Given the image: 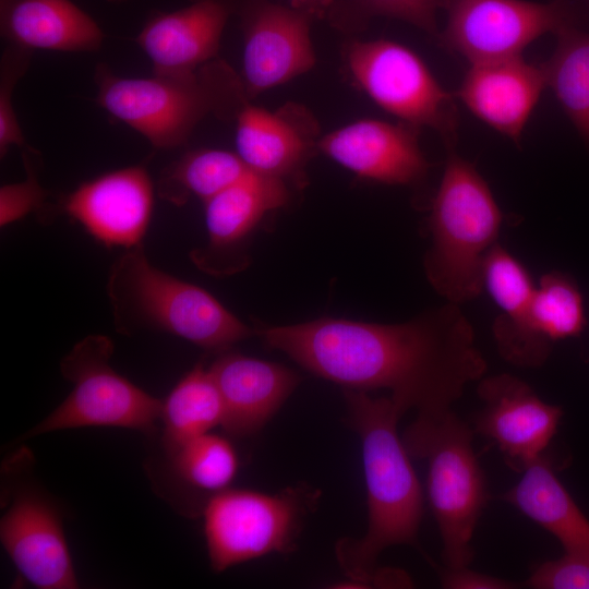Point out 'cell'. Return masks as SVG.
I'll return each mask as SVG.
<instances>
[{"label":"cell","instance_id":"cell-1","mask_svg":"<svg viewBox=\"0 0 589 589\" xmlns=\"http://www.w3.org/2000/svg\"><path fill=\"white\" fill-rule=\"evenodd\" d=\"M263 342L346 389H388L404 414L437 419L453 410L486 361L471 323L447 302L398 324L323 317L254 329Z\"/></svg>","mask_w":589,"mask_h":589},{"label":"cell","instance_id":"cell-2","mask_svg":"<svg viewBox=\"0 0 589 589\" xmlns=\"http://www.w3.org/2000/svg\"><path fill=\"white\" fill-rule=\"evenodd\" d=\"M348 422L361 441L366 485L368 528L361 538L336 543L339 566L354 585L376 576V561L389 546H417L423 517V492L398 435L404 416L390 397H372L363 390H345Z\"/></svg>","mask_w":589,"mask_h":589},{"label":"cell","instance_id":"cell-3","mask_svg":"<svg viewBox=\"0 0 589 589\" xmlns=\"http://www.w3.org/2000/svg\"><path fill=\"white\" fill-rule=\"evenodd\" d=\"M96 101L157 148L181 146L209 112L235 118L248 98L241 79L221 60L179 75L130 79L106 64L95 72Z\"/></svg>","mask_w":589,"mask_h":589},{"label":"cell","instance_id":"cell-4","mask_svg":"<svg viewBox=\"0 0 589 589\" xmlns=\"http://www.w3.org/2000/svg\"><path fill=\"white\" fill-rule=\"evenodd\" d=\"M447 149L444 173L431 204L432 245L424 269L437 293L459 305L479 297L484 288V256L497 242L503 215L476 166L455 147Z\"/></svg>","mask_w":589,"mask_h":589},{"label":"cell","instance_id":"cell-5","mask_svg":"<svg viewBox=\"0 0 589 589\" xmlns=\"http://www.w3.org/2000/svg\"><path fill=\"white\" fill-rule=\"evenodd\" d=\"M473 435V429L452 410L437 419L416 418L401 436L409 455L428 462V500L447 568L472 562L473 534L489 500Z\"/></svg>","mask_w":589,"mask_h":589},{"label":"cell","instance_id":"cell-6","mask_svg":"<svg viewBox=\"0 0 589 589\" xmlns=\"http://www.w3.org/2000/svg\"><path fill=\"white\" fill-rule=\"evenodd\" d=\"M320 495L306 483L273 494L228 488L213 495L202 509L212 569L221 573L271 553L294 551Z\"/></svg>","mask_w":589,"mask_h":589},{"label":"cell","instance_id":"cell-7","mask_svg":"<svg viewBox=\"0 0 589 589\" xmlns=\"http://www.w3.org/2000/svg\"><path fill=\"white\" fill-rule=\"evenodd\" d=\"M110 293L117 304L207 350L224 352L255 335L209 292L152 265L141 244L117 262Z\"/></svg>","mask_w":589,"mask_h":589},{"label":"cell","instance_id":"cell-8","mask_svg":"<svg viewBox=\"0 0 589 589\" xmlns=\"http://www.w3.org/2000/svg\"><path fill=\"white\" fill-rule=\"evenodd\" d=\"M112 352L113 344L106 336L80 340L61 361L62 375L73 384L72 390L24 437L89 426L154 433L163 400L117 373L109 362Z\"/></svg>","mask_w":589,"mask_h":589},{"label":"cell","instance_id":"cell-9","mask_svg":"<svg viewBox=\"0 0 589 589\" xmlns=\"http://www.w3.org/2000/svg\"><path fill=\"white\" fill-rule=\"evenodd\" d=\"M356 85L377 106L416 128L429 127L455 147L459 116L455 97L410 48L387 39L352 41L346 51Z\"/></svg>","mask_w":589,"mask_h":589},{"label":"cell","instance_id":"cell-10","mask_svg":"<svg viewBox=\"0 0 589 589\" xmlns=\"http://www.w3.org/2000/svg\"><path fill=\"white\" fill-rule=\"evenodd\" d=\"M447 23L438 40L443 48L471 63L519 57L546 33L576 27L569 0H443Z\"/></svg>","mask_w":589,"mask_h":589},{"label":"cell","instance_id":"cell-11","mask_svg":"<svg viewBox=\"0 0 589 589\" xmlns=\"http://www.w3.org/2000/svg\"><path fill=\"white\" fill-rule=\"evenodd\" d=\"M237 13L243 31L240 79L249 99L314 65L312 13L268 0H240Z\"/></svg>","mask_w":589,"mask_h":589},{"label":"cell","instance_id":"cell-12","mask_svg":"<svg viewBox=\"0 0 589 589\" xmlns=\"http://www.w3.org/2000/svg\"><path fill=\"white\" fill-rule=\"evenodd\" d=\"M477 393L482 408L473 419L474 434L493 443L505 464L521 473L546 453L563 409L545 402L528 383L508 373L482 377Z\"/></svg>","mask_w":589,"mask_h":589},{"label":"cell","instance_id":"cell-13","mask_svg":"<svg viewBox=\"0 0 589 589\" xmlns=\"http://www.w3.org/2000/svg\"><path fill=\"white\" fill-rule=\"evenodd\" d=\"M0 540L17 570L35 587H80L60 513L37 490L15 493L0 520Z\"/></svg>","mask_w":589,"mask_h":589},{"label":"cell","instance_id":"cell-14","mask_svg":"<svg viewBox=\"0 0 589 589\" xmlns=\"http://www.w3.org/2000/svg\"><path fill=\"white\" fill-rule=\"evenodd\" d=\"M419 128L361 119L322 136L318 149L357 176L372 181L418 185L430 163L419 145Z\"/></svg>","mask_w":589,"mask_h":589},{"label":"cell","instance_id":"cell-15","mask_svg":"<svg viewBox=\"0 0 589 589\" xmlns=\"http://www.w3.org/2000/svg\"><path fill=\"white\" fill-rule=\"evenodd\" d=\"M153 203L146 169L133 166L82 183L61 205L99 242L131 249L140 245L147 230Z\"/></svg>","mask_w":589,"mask_h":589},{"label":"cell","instance_id":"cell-16","mask_svg":"<svg viewBox=\"0 0 589 589\" xmlns=\"http://www.w3.org/2000/svg\"><path fill=\"white\" fill-rule=\"evenodd\" d=\"M236 149L256 173L281 179H302L315 148L318 128L304 107L288 103L276 111L244 103L235 116Z\"/></svg>","mask_w":589,"mask_h":589},{"label":"cell","instance_id":"cell-17","mask_svg":"<svg viewBox=\"0 0 589 589\" xmlns=\"http://www.w3.org/2000/svg\"><path fill=\"white\" fill-rule=\"evenodd\" d=\"M177 11L154 14L136 37L155 75L196 71L215 60L229 17L240 0H189Z\"/></svg>","mask_w":589,"mask_h":589},{"label":"cell","instance_id":"cell-18","mask_svg":"<svg viewBox=\"0 0 589 589\" xmlns=\"http://www.w3.org/2000/svg\"><path fill=\"white\" fill-rule=\"evenodd\" d=\"M545 86L542 67L519 56L471 63L456 96L473 116L519 146Z\"/></svg>","mask_w":589,"mask_h":589},{"label":"cell","instance_id":"cell-19","mask_svg":"<svg viewBox=\"0 0 589 589\" xmlns=\"http://www.w3.org/2000/svg\"><path fill=\"white\" fill-rule=\"evenodd\" d=\"M208 369L223 399L221 428L230 437L260 432L299 383L281 364L235 352H224Z\"/></svg>","mask_w":589,"mask_h":589},{"label":"cell","instance_id":"cell-20","mask_svg":"<svg viewBox=\"0 0 589 589\" xmlns=\"http://www.w3.org/2000/svg\"><path fill=\"white\" fill-rule=\"evenodd\" d=\"M483 287L502 311L492 326L500 356L517 368L542 362L551 346L532 325L536 285L527 267L497 242L484 256Z\"/></svg>","mask_w":589,"mask_h":589},{"label":"cell","instance_id":"cell-21","mask_svg":"<svg viewBox=\"0 0 589 589\" xmlns=\"http://www.w3.org/2000/svg\"><path fill=\"white\" fill-rule=\"evenodd\" d=\"M1 35L28 49L93 51L104 34L71 0H0Z\"/></svg>","mask_w":589,"mask_h":589},{"label":"cell","instance_id":"cell-22","mask_svg":"<svg viewBox=\"0 0 589 589\" xmlns=\"http://www.w3.org/2000/svg\"><path fill=\"white\" fill-rule=\"evenodd\" d=\"M502 498L554 536L565 553L589 556V519L558 480L548 453Z\"/></svg>","mask_w":589,"mask_h":589},{"label":"cell","instance_id":"cell-23","mask_svg":"<svg viewBox=\"0 0 589 589\" xmlns=\"http://www.w3.org/2000/svg\"><path fill=\"white\" fill-rule=\"evenodd\" d=\"M288 200L286 181L251 170L204 202L211 245L224 248L238 242L266 213L286 205Z\"/></svg>","mask_w":589,"mask_h":589},{"label":"cell","instance_id":"cell-24","mask_svg":"<svg viewBox=\"0 0 589 589\" xmlns=\"http://www.w3.org/2000/svg\"><path fill=\"white\" fill-rule=\"evenodd\" d=\"M224 405L209 371L202 363L191 369L161 402L163 446L168 456L188 441L220 425Z\"/></svg>","mask_w":589,"mask_h":589},{"label":"cell","instance_id":"cell-25","mask_svg":"<svg viewBox=\"0 0 589 589\" xmlns=\"http://www.w3.org/2000/svg\"><path fill=\"white\" fill-rule=\"evenodd\" d=\"M250 171L237 153L217 148L195 149L163 171L158 193L178 206L191 196L204 203Z\"/></svg>","mask_w":589,"mask_h":589},{"label":"cell","instance_id":"cell-26","mask_svg":"<svg viewBox=\"0 0 589 589\" xmlns=\"http://www.w3.org/2000/svg\"><path fill=\"white\" fill-rule=\"evenodd\" d=\"M556 35V49L541 65L546 85L589 144V33L568 27Z\"/></svg>","mask_w":589,"mask_h":589},{"label":"cell","instance_id":"cell-27","mask_svg":"<svg viewBox=\"0 0 589 589\" xmlns=\"http://www.w3.org/2000/svg\"><path fill=\"white\" fill-rule=\"evenodd\" d=\"M167 457L175 476L206 502L230 488L239 467L231 442L212 432L188 441Z\"/></svg>","mask_w":589,"mask_h":589},{"label":"cell","instance_id":"cell-28","mask_svg":"<svg viewBox=\"0 0 589 589\" xmlns=\"http://www.w3.org/2000/svg\"><path fill=\"white\" fill-rule=\"evenodd\" d=\"M530 313L536 333L552 346L580 335L587 324L575 279L556 271L544 274L536 286Z\"/></svg>","mask_w":589,"mask_h":589},{"label":"cell","instance_id":"cell-29","mask_svg":"<svg viewBox=\"0 0 589 589\" xmlns=\"http://www.w3.org/2000/svg\"><path fill=\"white\" fill-rule=\"evenodd\" d=\"M443 0H344L336 24L361 25L374 16L408 22L430 35L438 36L436 12Z\"/></svg>","mask_w":589,"mask_h":589},{"label":"cell","instance_id":"cell-30","mask_svg":"<svg viewBox=\"0 0 589 589\" xmlns=\"http://www.w3.org/2000/svg\"><path fill=\"white\" fill-rule=\"evenodd\" d=\"M32 49L10 44L2 53L0 63V154L3 157L9 147L17 145L25 149L23 132L13 108V91L19 80L28 69Z\"/></svg>","mask_w":589,"mask_h":589},{"label":"cell","instance_id":"cell-31","mask_svg":"<svg viewBox=\"0 0 589 589\" xmlns=\"http://www.w3.org/2000/svg\"><path fill=\"white\" fill-rule=\"evenodd\" d=\"M36 153L32 146L23 149L26 179L22 182L2 185L0 189L1 227L23 218L44 205L47 193L40 185L34 167V154Z\"/></svg>","mask_w":589,"mask_h":589},{"label":"cell","instance_id":"cell-32","mask_svg":"<svg viewBox=\"0 0 589 589\" xmlns=\"http://www.w3.org/2000/svg\"><path fill=\"white\" fill-rule=\"evenodd\" d=\"M526 584L536 589H589V556L564 552L533 568Z\"/></svg>","mask_w":589,"mask_h":589},{"label":"cell","instance_id":"cell-33","mask_svg":"<svg viewBox=\"0 0 589 589\" xmlns=\"http://www.w3.org/2000/svg\"><path fill=\"white\" fill-rule=\"evenodd\" d=\"M441 584L446 589H512L516 585L509 580L472 570L444 567L440 573Z\"/></svg>","mask_w":589,"mask_h":589},{"label":"cell","instance_id":"cell-34","mask_svg":"<svg viewBox=\"0 0 589 589\" xmlns=\"http://www.w3.org/2000/svg\"><path fill=\"white\" fill-rule=\"evenodd\" d=\"M290 2L292 8L308 11L315 16L323 13L332 0H290Z\"/></svg>","mask_w":589,"mask_h":589}]
</instances>
